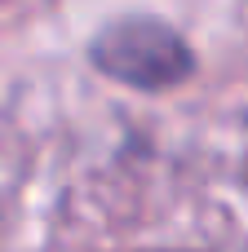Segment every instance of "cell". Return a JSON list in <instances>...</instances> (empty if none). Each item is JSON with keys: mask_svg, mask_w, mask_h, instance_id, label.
Wrapping results in <instances>:
<instances>
[{"mask_svg": "<svg viewBox=\"0 0 248 252\" xmlns=\"http://www.w3.org/2000/svg\"><path fill=\"white\" fill-rule=\"evenodd\" d=\"M89 62L106 80L142 89V93H164V89L191 80V71H195V53H191L186 35L151 13H129V18L106 22L89 40Z\"/></svg>", "mask_w": 248, "mask_h": 252, "instance_id": "6da1fadb", "label": "cell"}]
</instances>
